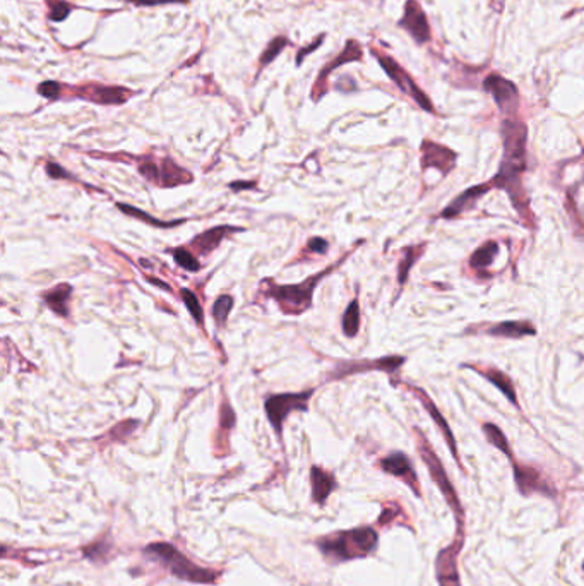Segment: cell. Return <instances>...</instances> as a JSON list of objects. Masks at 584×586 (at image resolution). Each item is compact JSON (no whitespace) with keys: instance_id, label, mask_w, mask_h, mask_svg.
Listing matches in <instances>:
<instances>
[{"instance_id":"cell-31","label":"cell","mask_w":584,"mask_h":586,"mask_svg":"<svg viewBox=\"0 0 584 586\" xmlns=\"http://www.w3.org/2000/svg\"><path fill=\"white\" fill-rule=\"evenodd\" d=\"M171 255H173L175 262H177L182 269L192 271V273L201 269V264L196 259V255H194L192 252L184 249V247H180V249H171Z\"/></svg>"},{"instance_id":"cell-35","label":"cell","mask_w":584,"mask_h":586,"mask_svg":"<svg viewBox=\"0 0 584 586\" xmlns=\"http://www.w3.org/2000/svg\"><path fill=\"white\" fill-rule=\"evenodd\" d=\"M126 2L135 7H154L168 6V4H189V0H126Z\"/></svg>"},{"instance_id":"cell-40","label":"cell","mask_w":584,"mask_h":586,"mask_svg":"<svg viewBox=\"0 0 584 586\" xmlns=\"http://www.w3.org/2000/svg\"><path fill=\"white\" fill-rule=\"evenodd\" d=\"M254 187V182H232L230 184V189L233 191H240V189H251Z\"/></svg>"},{"instance_id":"cell-19","label":"cell","mask_w":584,"mask_h":586,"mask_svg":"<svg viewBox=\"0 0 584 586\" xmlns=\"http://www.w3.org/2000/svg\"><path fill=\"white\" fill-rule=\"evenodd\" d=\"M468 368H473V371H477L478 374H482L486 381H490L493 384V386L497 387V389L500 391L502 394L507 398L509 403H512L516 408H519V399H517V393H516V387H514V382L512 379L509 378L505 372L499 371V368H493V367H486V368H482V367H477V366H465Z\"/></svg>"},{"instance_id":"cell-23","label":"cell","mask_w":584,"mask_h":586,"mask_svg":"<svg viewBox=\"0 0 584 586\" xmlns=\"http://www.w3.org/2000/svg\"><path fill=\"white\" fill-rule=\"evenodd\" d=\"M71 293H72V286L67 285V283H62V285H57L55 288L43 293V300H45V304L48 305L53 312L58 314V316L67 317Z\"/></svg>"},{"instance_id":"cell-7","label":"cell","mask_w":584,"mask_h":586,"mask_svg":"<svg viewBox=\"0 0 584 586\" xmlns=\"http://www.w3.org/2000/svg\"><path fill=\"white\" fill-rule=\"evenodd\" d=\"M502 146H504V158L500 165L511 168L526 170V146H528V127L523 120L516 117H505L500 126Z\"/></svg>"},{"instance_id":"cell-25","label":"cell","mask_w":584,"mask_h":586,"mask_svg":"<svg viewBox=\"0 0 584 586\" xmlns=\"http://www.w3.org/2000/svg\"><path fill=\"white\" fill-rule=\"evenodd\" d=\"M423 251H425V244H422V246L404 247V249H403V258H401L399 267H398V283H399V286L406 285L408 274H410V271H411V267H413V264L416 261H418L420 258H422Z\"/></svg>"},{"instance_id":"cell-6","label":"cell","mask_w":584,"mask_h":586,"mask_svg":"<svg viewBox=\"0 0 584 586\" xmlns=\"http://www.w3.org/2000/svg\"><path fill=\"white\" fill-rule=\"evenodd\" d=\"M371 52L373 53V57H376L377 62L380 64L383 71L387 74L389 79H391L392 83L399 88V91L403 93V95H406L408 98L413 100V102L418 105L422 110L427 112V114H434V115L437 114L434 103L430 102V98L425 95V91H423V89L415 83V79L410 76V74L401 67L398 60L392 59V57L387 55V53L377 50L376 46H371Z\"/></svg>"},{"instance_id":"cell-18","label":"cell","mask_w":584,"mask_h":586,"mask_svg":"<svg viewBox=\"0 0 584 586\" xmlns=\"http://www.w3.org/2000/svg\"><path fill=\"white\" fill-rule=\"evenodd\" d=\"M492 189H496V185H493L492 180L466 189L465 192H461L459 196L454 197V199L442 209L441 218L449 220V218H456V216H461L463 213L473 208V206L477 204L486 192L492 191Z\"/></svg>"},{"instance_id":"cell-39","label":"cell","mask_w":584,"mask_h":586,"mask_svg":"<svg viewBox=\"0 0 584 586\" xmlns=\"http://www.w3.org/2000/svg\"><path fill=\"white\" fill-rule=\"evenodd\" d=\"M307 247H309L310 252H317V254H324V252L328 251L329 244L326 242L324 239H321V237H312V239L309 240V244H307Z\"/></svg>"},{"instance_id":"cell-2","label":"cell","mask_w":584,"mask_h":586,"mask_svg":"<svg viewBox=\"0 0 584 586\" xmlns=\"http://www.w3.org/2000/svg\"><path fill=\"white\" fill-rule=\"evenodd\" d=\"M482 430H484L486 441L493 446V448L499 449L500 453H504L507 456L509 463H511L514 482H516V488L521 495H533V494H542L545 498L554 499L557 495L555 488L548 484V480L545 479L542 473L533 467H524V465L517 463L516 456H514L511 446H509L507 437L496 424H484L482 425Z\"/></svg>"},{"instance_id":"cell-12","label":"cell","mask_w":584,"mask_h":586,"mask_svg":"<svg viewBox=\"0 0 584 586\" xmlns=\"http://www.w3.org/2000/svg\"><path fill=\"white\" fill-rule=\"evenodd\" d=\"M463 545H465V538L454 537L451 545L442 549L435 557V578H437L439 586H463L458 566Z\"/></svg>"},{"instance_id":"cell-11","label":"cell","mask_w":584,"mask_h":586,"mask_svg":"<svg viewBox=\"0 0 584 586\" xmlns=\"http://www.w3.org/2000/svg\"><path fill=\"white\" fill-rule=\"evenodd\" d=\"M361 59H364V48H361V45L358 44L357 40L350 38V40L346 41L345 48H343L333 60L328 62V64L321 69V72H319L317 79H315V83L312 86L314 102H319V100L328 93V79L331 74L336 71L338 67H341V65H345V64H350V62H358Z\"/></svg>"},{"instance_id":"cell-22","label":"cell","mask_w":584,"mask_h":586,"mask_svg":"<svg viewBox=\"0 0 584 586\" xmlns=\"http://www.w3.org/2000/svg\"><path fill=\"white\" fill-rule=\"evenodd\" d=\"M235 232H242V228H235V227L211 228V230L197 235L196 239H194L192 246H194V249L199 252V254H204V255L211 254V252L216 249L221 242H223L225 237H227L228 234H235Z\"/></svg>"},{"instance_id":"cell-26","label":"cell","mask_w":584,"mask_h":586,"mask_svg":"<svg viewBox=\"0 0 584 586\" xmlns=\"http://www.w3.org/2000/svg\"><path fill=\"white\" fill-rule=\"evenodd\" d=\"M290 45H291V41L288 40L286 36H283V34L281 36L272 38L270 44H267L266 48L263 50V53H260V57H259V62H257V69H259V72L263 71V69H266L267 65H270L271 62L283 52V48H286V46H290Z\"/></svg>"},{"instance_id":"cell-37","label":"cell","mask_w":584,"mask_h":586,"mask_svg":"<svg viewBox=\"0 0 584 586\" xmlns=\"http://www.w3.org/2000/svg\"><path fill=\"white\" fill-rule=\"evenodd\" d=\"M221 425H223L225 429H230V427L235 425V411L232 410L228 401H225L223 406H221Z\"/></svg>"},{"instance_id":"cell-3","label":"cell","mask_w":584,"mask_h":586,"mask_svg":"<svg viewBox=\"0 0 584 586\" xmlns=\"http://www.w3.org/2000/svg\"><path fill=\"white\" fill-rule=\"evenodd\" d=\"M415 436H416V449H418V455L422 458V461L425 463V467L430 473V479L434 480V484L437 485L439 491L442 492L444 499H446L447 506L451 507L454 514V521H456V537L465 538V507H463L461 499H459L456 488H454L453 482L447 477L446 468H444L441 458L437 456V453L434 451L430 444H428L427 437L423 436V432L415 427Z\"/></svg>"},{"instance_id":"cell-28","label":"cell","mask_w":584,"mask_h":586,"mask_svg":"<svg viewBox=\"0 0 584 586\" xmlns=\"http://www.w3.org/2000/svg\"><path fill=\"white\" fill-rule=\"evenodd\" d=\"M358 329H360V304L358 300L350 302V305L345 310V316H343V331L348 338H355L358 335Z\"/></svg>"},{"instance_id":"cell-15","label":"cell","mask_w":584,"mask_h":586,"mask_svg":"<svg viewBox=\"0 0 584 586\" xmlns=\"http://www.w3.org/2000/svg\"><path fill=\"white\" fill-rule=\"evenodd\" d=\"M420 153H422V158H420V163H422V170L435 168L442 177L449 175L451 170L456 166L458 161V153L453 151L451 147L439 145L435 141H425L420 146Z\"/></svg>"},{"instance_id":"cell-21","label":"cell","mask_w":584,"mask_h":586,"mask_svg":"<svg viewBox=\"0 0 584 586\" xmlns=\"http://www.w3.org/2000/svg\"><path fill=\"white\" fill-rule=\"evenodd\" d=\"M486 335L496 338H511V340H519V338L535 336L536 328L529 321H504L486 328Z\"/></svg>"},{"instance_id":"cell-41","label":"cell","mask_w":584,"mask_h":586,"mask_svg":"<svg viewBox=\"0 0 584 586\" xmlns=\"http://www.w3.org/2000/svg\"><path fill=\"white\" fill-rule=\"evenodd\" d=\"M147 281H150V283H153V285H158V286H159V288H165V290H168V292H170V290H171V288H170V286H168V285H166V283H161V281H158V278H151V277H147Z\"/></svg>"},{"instance_id":"cell-1","label":"cell","mask_w":584,"mask_h":586,"mask_svg":"<svg viewBox=\"0 0 584 586\" xmlns=\"http://www.w3.org/2000/svg\"><path fill=\"white\" fill-rule=\"evenodd\" d=\"M379 545V535L372 526L336 531L315 540V547L329 562H346L371 556Z\"/></svg>"},{"instance_id":"cell-13","label":"cell","mask_w":584,"mask_h":586,"mask_svg":"<svg viewBox=\"0 0 584 586\" xmlns=\"http://www.w3.org/2000/svg\"><path fill=\"white\" fill-rule=\"evenodd\" d=\"M398 26L401 29L406 31L418 45H425L430 41L432 31L430 25H428L427 14L416 0H406L403 18L398 21Z\"/></svg>"},{"instance_id":"cell-29","label":"cell","mask_w":584,"mask_h":586,"mask_svg":"<svg viewBox=\"0 0 584 586\" xmlns=\"http://www.w3.org/2000/svg\"><path fill=\"white\" fill-rule=\"evenodd\" d=\"M46 18L53 22H62L69 18V14L76 9V6L67 0H45Z\"/></svg>"},{"instance_id":"cell-38","label":"cell","mask_w":584,"mask_h":586,"mask_svg":"<svg viewBox=\"0 0 584 586\" xmlns=\"http://www.w3.org/2000/svg\"><path fill=\"white\" fill-rule=\"evenodd\" d=\"M324 36H326V34H319V36L315 38V41H312V44H310L309 46H305V48H300L298 50V53H297V65L302 64L303 59H305V57L309 55L310 52H314L315 48H319V46L322 45V40H324Z\"/></svg>"},{"instance_id":"cell-20","label":"cell","mask_w":584,"mask_h":586,"mask_svg":"<svg viewBox=\"0 0 584 586\" xmlns=\"http://www.w3.org/2000/svg\"><path fill=\"white\" fill-rule=\"evenodd\" d=\"M310 485H312V499L319 506H324L331 492L336 488V479L333 473L326 472L321 467L310 468Z\"/></svg>"},{"instance_id":"cell-8","label":"cell","mask_w":584,"mask_h":586,"mask_svg":"<svg viewBox=\"0 0 584 586\" xmlns=\"http://www.w3.org/2000/svg\"><path fill=\"white\" fill-rule=\"evenodd\" d=\"M314 394V389L305 391V393H285V394H272L266 399V415L270 418V424L274 429V432L281 437L283 422L291 411L309 408V399Z\"/></svg>"},{"instance_id":"cell-10","label":"cell","mask_w":584,"mask_h":586,"mask_svg":"<svg viewBox=\"0 0 584 586\" xmlns=\"http://www.w3.org/2000/svg\"><path fill=\"white\" fill-rule=\"evenodd\" d=\"M484 89L492 95L499 110L507 117H514L519 108V89L512 81L500 74H489L484 81Z\"/></svg>"},{"instance_id":"cell-5","label":"cell","mask_w":584,"mask_h":586,"mask_svg":"<svg viewBox=\"0 0 584 586\" xmlns=\"http://www.w3.org/2000/svg\"><path fill=\"white\" fill-rule=\"evenodd\" d=\"M341 261H338L336 264H333V266H329L328 269H322L321 273L314 274V277L307 278L305 281L300 283V285H272V283H270L267 295L278 302L283 312H286V314L303 312V310H307L310 305H312V295H314L315 286L321 283L322 278L328 277L334 267L340 266Z\"/></svg>"},{"instance_id":"cell-4","label":"cell","mask_w":584,"mask_h":586,"mask_svg":"<svg viewBox=\"0 0 584 586\" xmlns=\"http://www.w3.org/2000/svg\"><path fill=\"white\" fill-rule=\"evenodd\" d=\"M142 554H146V556L151 559H157L159 564L165 566L175 578L187 581V583L209 585L214 583V581L218 580V576H220V573L214 571V569L202 568V566L194 564L190 559H187L184 554L175 549L171 543H150V545L144 547Z\"/></svg>"},{"instance_id":"cell-14","label":"cell","mask_w":584,"mask_h":586,"mask_svg":"<svg viewBox=\"0 0 584 586\" xmlns=\"http://www.w3.org/2000/svg\"><path fill=\"white\" fill-rule=\"evenodd\" d=\"M404 387H408V391H410V393H413L416 399H420V403H422L423 408L427 410V413L430 415V418H432V420H434V424L437 425L439 430H441L444 441H446V444L449 446V451H451V455H453L454 461H456V463L459 465V468H461L463 472H465V467H463V465H461V458H459L456 437H454L453 430H451L449 424H447L446 417H444L441 411H439L437 406H435V403L432 401L430 396H428L425 393V391L422 389V387H416V386H413V384H404Z\"/></svg>"},{"instance_id":"cell-16","label":"cell","mask_w":584,"mask_h":586,"mask_svg":"<svg viewBox=\"0 0 584 586\" xmlns=\"http://www.w3.org/2000/svg\"><path fill=\"white\" fill-rule=\"evenodd\" d=\"M379 467L384 473H387V475H392L396 477V479L403 480V482L411 488V492H413L416 498H422V487H420L418 475H416L411 460L404 455V453H391V455H387L380 460Z\"/></svg>"},{"instance_id":"cell-24","label":"cell","mask_w":584,"mask_h":586,"mask_svg":"<svg viewBox=\"0 0 584 586\" xmlns=\"http://www.w3.org/2000/svg\"><path fill=\"white\" fill-rule=\"evenodd\" d=\"M497 254H499V244L493 242V240L485 242L484 246H480L471 254L470 266L477 271H485L486 267L492 266V262L496 261Z\"/></svg>"},{"instance_id":"cell-36","label":"cell","mask_w":584,"mask_h":586,"mask_svg":"<svg viewBox=\"0 0 584 586\" xmlns=\"http://www.w3.org/2000/svg\"><path fill=\"white\" fill-rule=\"evenodd\" d=\"M45 168H46V173H48L50 177L52 178H69V180H76V178H74V175H71V173L69 172H65L64 168H62L60 165H58V163H53V161H48L45 165Z\"/></svg>"},{"instance_id":"cell-9","label":"cell","mask_w":584,"mask_h":586,"mask_svg":"<svg viewBox=\"0 0 584 586\" xmlns=\"http://www.w3.org/2000/svg\"><path fill=\"white\" fill-rule=\"evenodd\" d=\"M65 91L71 93L72 98H81L96 105H124L135 95V91L126 86H107V84L101 83L65 86Z\"/></svg>"},{"instance_id":"cell-27","label":"cell","mask_w":584,"mask_h":586,"mask_svg":"<svg viewBox=\"0 0 584 586\" xmlns=\"http://www.w3.org/2000/svg\"><path fill=\"white\" fill-rule=\"evenodd\" d=\"M117 208L120 209V211L124 213V215L127 216H132V218H138L141 221H146V223L153 225V227H158V228H171V227H177V225L184 223L185 220H178V221H161L158 218H154V216L147 215V213H144L142 209H138L134 208V206L131 204H124V203H119L117 204Z\"/></svg>"},{"instance_id":"cell-17","label":"cell","mask_w":584,"mask_h":586,"mask_svg":"<svg viewBox=\"0 0 584 586\" xmlns=\"http://www.w3.org/2000/svg\"><path fill=\"white\" fill-rule=\"evenodd\" d=\"M406 362L404 357L399 355H391V357H383V359L376 360H357V362H343L334 368V372L331 374V379H341L348 378V375L357 374V372H367V371H384L387 374H392L398 368Z\"/></svg>"},{"instance_id":"cell-34","label":"cell","mask_w":584,"mask_h":586,"mask_svg":"<svg viewBox=\"0 0 584 586\" xmlns=\"http://www.w3.org/2000/svg\"><path fill=\"white\" fill-rule=\"evenodd\" d=\"M36 91H38V95L46 100H58V98H62V95H64L65 84L58 83V81H45V83L38 84Z\"/></svg>"},{"instance_id":"cell-33","label":"cell","mask_w":584,"mask_h":586,"mask_svg":"<svg viewBox=\"0 0 584 586\" xmlns=\"http://www.w3.org/2000/svg\"><path fill=\"white\" fill-rule=\"evenodd\" d=\"M180 293H182V300H184L187 310L192 314V317L196 319V323L197 324L204 323V312H202V307H201L199 300H197L196 293L190 292L189 288H182Z\"/></svg>"},{"instance_id":"cell-32","label":"cell","mask_w":584,"mask_h":586,"mask_svg":"<svg viewBox=\"0 0 584 586\" xmlns=\"http://www.w3.org/2000/svg\"><path fill=\"white\" fill-rule=\"evenodd\" d=\"M232 307H233V297H230V295H221V297L214 302L213 317L218 326H225Z\"/></svg>"},{"instance_id":"cell-30","label":"cell","mask_w":584,"mask_h":586,"mask_svg":"<svg viewBox=\"0 0 584 586\" xmlns=\"http://www.w3.org/2000/svg\"><path fill=\"white\" fill-rule=\"evenodd\" d=\"M138 170H139V173L146 178V180L161 185V165H158L153 158H141V160H139Z\"/></svg>"}]
</instances>
